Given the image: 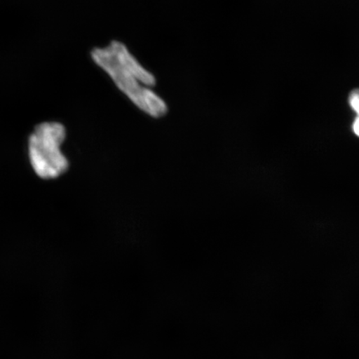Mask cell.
<instances>
[{"label": "cell", "instance_id": "277c9868", "mask_svg": "<svg viewBox=\"0 0 359 359\" xmlns=\"http://www.w3.org/2000/svg\"><path fill=\"white\" fill-rule=\"evenodd\" d=\"M353 130L354 134H355L356 136L359 137V116H357L355 121H354L353 124Z\"/></svg>", "mask_w": 359, "mask_h": 359}, {"label": "cell", "instance_id": "6da1fadb", "mask_svg": "<svg viewBox=\"0 0 359 359\" xmlns=\"http://www.w3.org/2000/svg\"><path fill=\"white\" fill-rule=\"evenodd\" d=\"M91 56L139 109L156 118L167 114V103L151 88L156 84L154 75L140 65L123 43L114 40L105 48H93Z\"/></svg>", "mask_w": 359, "mask_h": 359}, {"label": "cell", "instance_id": "3957f363", "mask_svg": "<svg viewBox=\"0 0 359 359\" xmlns=\"http://www.w3.org/2000/svg\"><path fill=\"white\" fill-rule=\"evenodd\" d=\"M348 102L352 109L356 112L357 116H359V88L354 89L353 91L350 93Z\"/></svg>", "mask_w": 359, "mask_h": 359}, {"label": "cell", "instance_id": "7a4b0ae2", "mask_svg": "<svg viewBox=\"0 0 359 359\" xmlns=\"http://www.w3.org/2000/svg\"><path fill=\"white\" fill-rule=\"evenodd\" d=\"M65 137V126L57 122L40 123L31 133L28 142L29 161L40 178L55 179L67 172L69 161L61 151Z\"/></svg>", "mask_w": 359, "mask_h": 359}]
</instances>
